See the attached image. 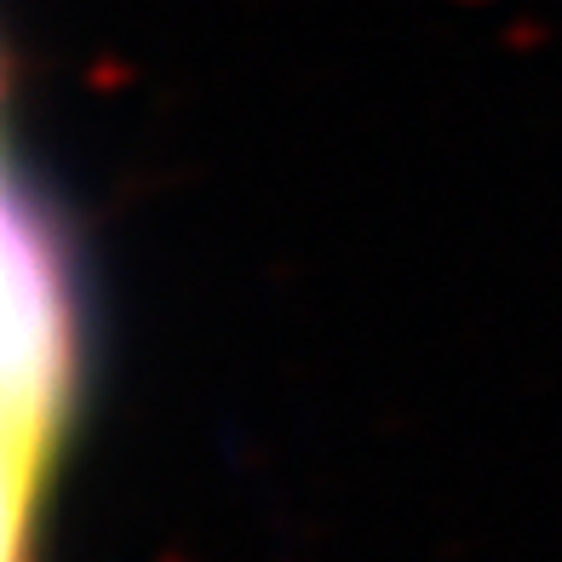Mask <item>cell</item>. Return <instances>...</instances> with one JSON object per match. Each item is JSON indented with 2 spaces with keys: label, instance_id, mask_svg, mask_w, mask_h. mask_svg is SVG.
<instances>
[{
  "label": "cell",
  "instance_id": "cell-1",
  "mask_svg": "<svg viewBox=\"0 0 562 562\" xmlns=\"http://www.w3.org/2000/svg\"><path fill=\"white\" fill-rule=\"evenodd\" d=\"M92 299L58 190L12 138L7 161V562H41L46 517L87 414Z\"/></svg>",
  "mask_w": 562,
  "mask_h": 562
}]
</instances>
